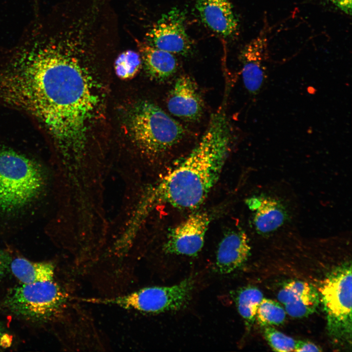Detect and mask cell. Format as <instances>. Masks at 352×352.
Here are the masks:
<instances>
[{
    "instance_id": "cell-20",
    "label": "cell",
    "mask_w": 352,
    "mask_h": 352,
    "mask_svg": "<svg viewBox=\"0 0 352 352\" xmlns=\"http://www.w3.org/2000/svg\"><path fill=\"white\" fill-rule=\"evenodd\" d=\"M142 59L140 55L133 51L121 53L115 63V70L118 76L127 79L132 78L139 70Z\"/></svg>"
},
{
    "instance_id": "cell-14",
    "label": "cell",
    "mask_w": 352,
    "mask_h": 352,
    "mask_svg": "<svg viewBox=\"0 0 352 352\" xmlns=\"http://www.w3.org/2000/svg\"><path fill=\"white\" fill-rule=\"evenodd\" d=\"M251 251L249 239L242 231L231 232L221 241L217 253L216 266L219 272L231 273L248 259Z\"/></svg>"
},
{
    "instance_id": "cell-4",
    "label": "cell",
    "mask_w": 352,
    "mask_h": 352,
    "mask_svg": "<svg viewBox=\"0 0 352 352\" xmlns=\"http://www.w3.org/2000/svg\"><path fill=\"white\" fill-rule=\"evenodd\" d=\"M129 130L140 151L152 157L169 151L186 133L179 122L149 101L141 102L133 110L130 119Z\"/></svg>"
},
{
    "instance_id": "cell-23",
    "label": "cell",
    "mask_w": 352,
    "mask_h": 352,
    "mask_svg": "<svg viewBox=\"0 0 352 352\" xmlns=\"http://www.w3.org/2000/svg\"><path fill=\"white\" fill-rule=\"evenodd\" d=\"M346 14H352V0H329Z\"/></svg>"
},
{
    "instance_id": "cell-11",
    "label": "cell",
    "mask_w": 352,
    "mask_h": 352,
    "mask_svg": "<svg viewBox=\"0 0 352 352\" xmlns=\"http://www.w3.org/2000/svg\"><path fill=\"white\" fill-rule=\"evenodd\" d=\"M204 106L194 79L187 74L179 76L168 94L167 106L169 112L181 119L195 121L202 116Z\"/></svg>"
},
{
    "instance_id": "cell-15",
    "label": "cell",
    "mask_w": 352,
    "mask_h": 352,
    "mask_svg": "<svg viewBox=\"0 0 352 352\" xmlns=\"http://www.w3.org/2000/svg\"><path fill=\"white\" fill-rule=\"evenodd\" d=\"M254 210V224L261 234H268L277 230L285 221L284 207L277 199L271 197L252 198L247 202Z\"/></svg>"
},
{
    "instance_id": "cell-7",
    "label": "cell",
    "mask_w": 352,
    "mask_h": 352,
    "mask_svg": "<svg viewBox=\"0 0 352 352\" xmlns=\"http://www.w3.org/2000/svg\"><path fill=\"white\" fill-rule=\"evenodd\" d=\"M327 315L330 333L336 338L351 336L352 330V268L345 264L331 271L318 288Z\"/></svg>"
},
{
    "instance_id": "cell-9",
    "label": "cell",
    "mask_w": 352,
    "mask_h": 352,
    "mask_svg": "<svg viewBox=\"0 0 352 352\" xmlns=\"http://www.w3.org/2000/svg\"><path fill=\"white\" fill-rule=\"evenodd\" d=\"M211 217L206 212L189 216L169 233L164 251L169 254L196 256L202 249Z\"/></svg>"
},
{
    "instance_id": "cell-8",
    "label": "cell",
    "mask_w": 352,
    "mask_h": 352,
    "mask_svg": "<svg viewBox=\"0 0 352 352\" xmlns=\"http://www.w3.org/2000/svg\"><path fill=\"white\" fill-rule=\"evenodd\" d=\"M185 13L177 7L163 14L147 34L148 44L173 54L189 55L192 43L186 33Z\"/></svg>"
},
{
    "instance_id": "cell-22",
    "label": "cell",
    "mask_w": 352,
    "mask_h": 352,
    "mask_svg": "<svg viewBox=\"0 0 352 352\" xmlns=\"http://www.w3.org/2000/svg\"><path fill=\"white\" fill-rule=\"evenodd\" d=\"M320 348L308 341H296L294 352H320Z\"/></svg>"
},
{
    "instance_id": "cell-18",
    "label": "cell",
    "mask_w": 352,
    "mask_h": 352,
    "mask_svg": "<svg viewBox=\"0 0 352 352\" xmlns=\"http://www.w3.org/2000/svg\"><path fill=\"white\" fill-rule=\"evenodd\" d=\"M262 292L254 286H248L238 293L236 303L240 314L250 327L256 320L258 307L263 299Z\"/></svg>"
},
{
    "instance_id": "cell-6",
    "label": "cell",
    "mask_w": 352,
    "mask_h": 352,
    "mask_svg": "<svg viewBox=\"0 0 352 352\" xmlns=\"http://www.w3.org/2000/svg\"><path fill=\"white\" fill-rule=\"evenodd\" d=\"M68 296L52 280L22 284L12 289L5 305L15 315L35 321H47L62 311Z\"/></svg>"
},
{
    "instance_id": "cell-17",
    "label": "cell",
    "mask_w": 352,
    "mask_h": 352,
    "mask_svg": "<svg viewBox=\"0 0 352 352\" xmlns=\"http://www.w3.org/2000/svg\"><path fill=\"white\" fill-rule=\"evenodd\" d=\"M10 268L14 276L22 284L54 279L55 268L51 263L33 262L18 258L12 262Z\"/></svg>"
},
{
    "instance_id": "cell-1",
    "label": "cell",
    "mask_w": 352,
    "mask_h": 352,
    "mask_svg": "<svg viewBox=\"0 0 352 352\" xmlns=\"http://www.w3.org/2000/svg\"><path fill=\"white\" fill-rule=\"evenodd\" d=\"M70 35L35 28L0 54V104L31 117L72 164H83L100 104Z\"/></svg>"
},
{
    "instance_id": "cell-12",
    "label": "cell",
    "mask_w": 352,
    "mask_h": 352,
    "mask_svg": "<svg viewBox=\"0 0 352 352\" xmlns=\"http://www.w3.org/2000/svg\"><path fill=\"white\" fill-rule=\"evenodd\" d=\"M278 299L286 313L293 318L307 317L314 313L319 305L318 289L301 281H292L285 284L278 293Z\"/></svg>"
},
{
    "instance_id": "cell-19",
    "label": "cell",
    "mask_w": 352,
    "mask_h": 352,
    "mask_svg": "<svg viewBox=\"0 0 352 352\" xmlns=\"http://www.w3.org/2000/svg\"><path fill=\"white\" fill-rule=\"evenodd\" d=\"M286 313L279 303L263 298L258 307L256 319L262 327L279 325L285 322Z\"/></svg>"
},
{
    "instance_id": "cell-10",
    "label": "cell",
    "mask_w": 352,
    "mask_h": 352,
    "mask_svg": "<svg viewBox=\"0 0 352 352\" xmlns=\"http://www.w3.org/2000/svg\"><path fill=\"white\" fill-rule=\"evenodd\" d=\"M267 58L268 37L266 26L257 37L244 46L239 55L242 64L243 84L253 96L259 93L265 83V63Z\"/></svg>"
},
{
    "instance_id": "cell-2",
    "label": "cell",
    "mask_w": 352,
    "mask_h": 352,
    "mask_svg": "<svg viewBox=\"0 0 352 352\" xmlns=\"http://www.w3.org/2000/svg\"><path fill=\"white\" fill-rule=\"evenodd\" d=\"M232 130L225 113L212 114L198 143L176 167L147 187L132 213L141 221L157 206L167 204L194 209L205 200L216 184L230 151Z\"/></svg>"
},
{
    "instance_id": "cell-13",
    "label": "cell",
    "mask_w": 352,
    "mask_h": 352,
    "mask_svg": "<svg viewBox=\"0 0 352 352\" xmlns=\"http://www.w3.org/2000/svg\"><path fill=\"white\" fill-rule=\"evenodd\" d=\"M196 7L203 23L223 37H230L238 29V21L229 0H196Z\"/></svg>"
},
{
    "instance_id": "cell-24",
    "label": "cell",
    "mask_w": 352,
    "mask_h": 352,
    "mask_svg": "<svg viewBox=\"0 0 352 352\" xmlns=\"http://www.w3.org/2000/svg\"><path fill=\"white\" fill-rule=\"evenodd\" d=\"M8 262L4 255L0 252V279L3 277L7 269Z\"/></svg>"
},
{
    "instance_id": "cell-5",
    "label": "cell",
    "mask_w": 352,
    "mask_h": 352,
    "mask_svg": "<svg viewBox=\"0 0 352 352\" xmlns=\"http://www.w3.org/2000/svg\"><path fill=\"white\" fill-rule=\"evenodd\" d=\"M194 282L185 279L171 286L141 288L124 294L106 298H85L87 303L115 306L145 313H157L181 309L190 301Z\"/></svg>"
},
{
    "instance_id": "cell-25",
    "label": "cell",
    "mask_w": 352,
    "mask_h": 352,
    "mask_svg": "<svg viewBox=\"0 0 352 352\" xmlns=\"http://www.w3.org/2000/svg\"><path fill=\"white\" fill-rule=\"evenodd\" d=\"M1 335H2L1 331V330H0V342H1Z\"/></svg>"
},
{
    "instance_id": "cell-21",
    "label": "cell",
    "mask_w": 352,
    "mask_h": 352,
    "mask_svg": "<svg viewBox=\"0 0 352 352\" xmlns=\"http://www.w3.org/2000/svg\"><path fill=\"white\" fill-rule=\"evenodd\" d=\"M264 327V336L273 351L281 352L294 351L296 341L272 326Z\"/></svg>"
},
{
    "instance_id": "cell-16",
    "label": "cell",
    "mask_w": 352,
    "mask_h": 352,
    "mask_svg": "<svg viewBox=\"0 0 352 352\" xmlns=\"http://www.w3.org/2000/svg\"><path fill=\"white\" fill-rule=\"evenodd\" d=\"M142 62L148 73L154 79L164 81L176 71L177 61L173 54L154 47L148 43L138 42Z\"/></svg>"
},
{
    "instance_id": "cell-3",
    "label": "cell",
    "mask_w": 352,
    "mask_h": 352,
    "mask_svg": "<svg viewBox=\"0 0 352 352\" xmlns=\"http://www.w3.org/2000/svg\"><path fill=\"white\" fill-rule=\"evenodd\" d=\"M45 184L36 161L0 144V211L19 210L33 201Z\"/></svg>"
}]
</instances>
